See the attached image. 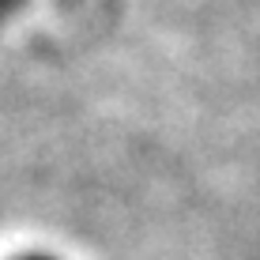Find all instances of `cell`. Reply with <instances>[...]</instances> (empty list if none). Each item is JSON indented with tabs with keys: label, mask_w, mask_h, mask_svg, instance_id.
Returning <instances> with one entry per match:
<instances>
[{
	"label": "cell",
	"mask_w": 260,
	"mask_h": 260,
	"mask_svg": "<svg viewBox=\"0 0 260 260\" xmlns=\"http://www.w3.org/2000/svg\"><path fill=\"white\" fill-rule=\"evenodd\" d=\"M23 4H26V0H0V30H4V26L15 19V15H19Z\"/></svg>",
	"instance_id": "6da1fadb"
},
{
	"label": "cell",
	"mask_w": 260,
	"mask_h": 260,
	"mask_svg": "<svg viewBox=\"0 0 260 260\" xmlns=\"http://www.w3.org/2000/svg\"><path fill=\"white\" fill-rule=\"evenodd\" d=\"M19 260H53V256H42V253H34V256H19Z\"/></svg>",
	"instance_id": "7a4b0ae2"
}]
</instances>
